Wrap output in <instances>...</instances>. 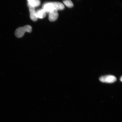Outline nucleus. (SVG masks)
Returning a JSON list of instances; mask_svg holds the SVG:
<instances>
[{
    "mask_svg": "<svg viewBox=\"0 0 122 122\" xmlns=\"http://www.w3.org/2000/svg\"><path fill=\"white\" fill-rule=\"evenodd\" d=\"M32 30V27L30 25H26L18 28L15 32V34L17 37L21 38L24 36L26 32L30 33Z\"/></svg>",
    "mask_w": 122,
    "mask_h": 122,
    "instance_id": "1",
    "label": "nucleus"
},
{
    "mask_svg": "<svg viewBox=\"0 0 122 122\" xmlns=\"http://www.w3.org/2000/svg\"><path fill=\"white\" fill-rule=\"evenodd\" d=\"M100 80L103 83H112L116 81L117 78L115 76L109 75L102 76L100 78Z\"/></svg>",
    "mask_w": 122,
    "mask_h": 122,
    "instance_id": "2",
    "label": "nucleus"
},
{
    "mask_svg": "<svg viewBox=\"0 0 122 122\" xmlns=\"http://www.w3.org/2000/svg\"><path fill=\"white\" fill-rule=\"evenodd\" d=\"M42 7V9L45 10L46 13H49L55 9L52 2L45 3L43 5Z\"/></svg>",
    "mask_w": 122,
    "mask_h": 122,
    "instance_id": "3",
    "label": "nucleus"
},
{
    "mask_svg": "<svg viewBox=\"0 0 122 122\" xmlns=\"http://www.w3.org/2000/svg\"><path fill=\"white\" fill-rule=\"evenodd\" d=\"M58 16V10L55 9L49 13V19L51 22H54L57 19Z\"/></svg>",
    "mask_w": 122,
    "mask_h": 122,
    "instance_id": "4",
    "label": "nucleus"
},
{
    "mask_svg": "<svg viewBox=\"0 0 122 122\" xmlns=\"http://www.w3.org/2000/svg\"><path fill=\"white\" fill-rule=\"evenodd\" d=\"M29 10L30 12V17L32 20L36 21L37 20L38 18L36 16V11L35 10V8L28 5Z\"/></svg>",
    "mask_w": 122,
    "mask_h": 122,
    "instance_id": "5",
    "label": "nucleus"
},
{
    "mask_svg": "<svg viewBox=\"0 0 122 122\" xmlns=\"http://www.w3.org/2000/svg\"><path fill=\"white\" fill-rule=\"evenodd\" d=\"M46 12L43 9H40L36 11V16L38 19H43L46 17Z\"/></svg>",
    "mask_w": 122,
    "mask_h": 122,
    "instance_id": "6",
    "label": "nucleus"
},
{
    "mask_svg": "<svg viewBox=\"0 0 122 122\" xmlns=\"http://www.w3.org/2000/svg\"><path fill=\"white\" fill-rule=\"evenodd\" d=\"M28 5L33 7L39 6L41 4L40 0H27Z\"/></svg>",
    "mask_w": 122,
    "mask_h": 122,
    "instance_id": "7",
    "label": "nucleus"
},
{
    "mask_svg": "<svg viewBox=\"0 0 122 122\" xmlns=\"http://www.w3.org/2000/svg\"><path fill=\"white\" fill-rule=\"evenodd\" d=\"M55 8L58 10H62L65 9V6L62 3L59 2H52Z\"/></svg>",
    "mask_w": 122,
    "mask_h": 122,
    "instance_id": "8",
    "label": "nucleus"
},
{
    "mask_svg": "<svg viewBox=\"0 0 122 122\" xmlns=\"http://www.w3.org/2000/svg\"><path fill=\"white\" fill-rule=\"evenodd\" d=\"M63 2L64 4L68 7H72L74 6V4L71 0H65Z\"/></svg>",
    "mask_w": 122,
    "mask_h": 122,
    "instance_id": "9",
    "label": "nucleus"
},
{
    "mask_svg": "<svg viewBox=\"0 0 122 122\" xmlns=\"http://www.w3.org/2000/svg\"><path fill=\"white\" fill-rule=\"evenodd\" d=\"M120 81H122V77H121V78H120Z\"/></svg>",
    "mask_w": 122,
    "mask_h": 122,
    "instance_id": "10",
    "label": "nucleus"
}]
</instances>
